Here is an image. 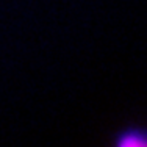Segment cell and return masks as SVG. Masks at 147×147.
I'll return each mask as SVG.
<instances>
[{
    "mask_svg": "<svg viewBox=\"0 0 147 147\" xmlns=\"http://www.w3.org/2000/svg\"><path fill=\"white\" fill-rule=\"evenodd\" d=\"M116 144L122 147H147V130L130 128L116 138Z\"/></svg>",
    "mask_w": 147,
    "mask_h": 147,
    "instance_id": "obj_1",
    "label": "cell"
}]
</instances>
